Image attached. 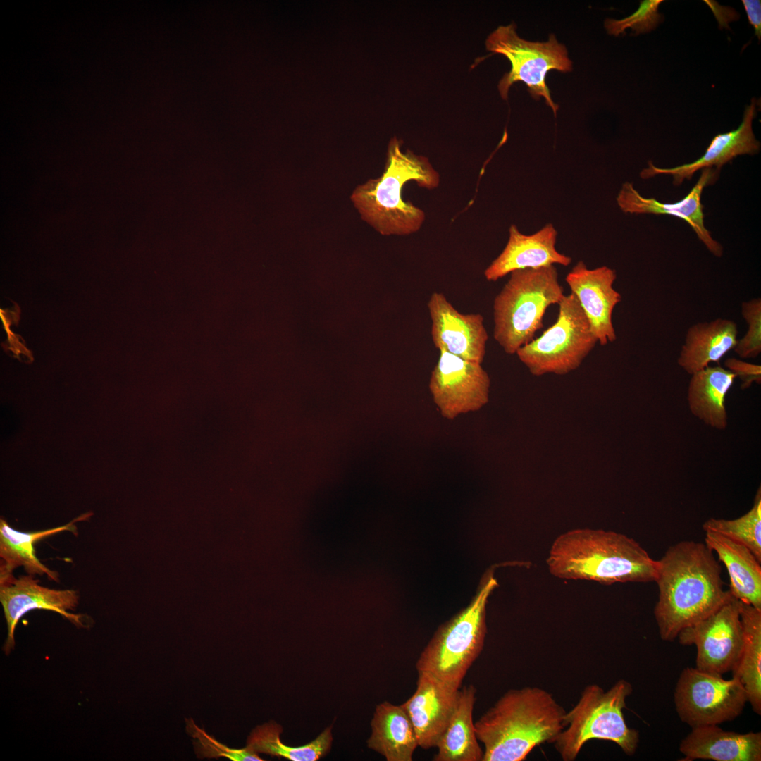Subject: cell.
<instances>
[{"mask_svg":"<svg viewBox=\"0 0 761 761\" xmlns=\"http://www.w3.org/2000/svg\"><path fill=\"white\" fill-rule=\"evenodd\" d=\"M674 701L680 719L691 728L731 721L743 712L747 693L736 678L726 680L696 667L684 668Z\"/></svg>","mask_w":761,"mask_h":761,"instance_id":"10","label":"cell"},{"mask_svg":"<svg viewBox=\"0 0 761 761\" xmlns=\"http://www.w3.org/2000/svg\"><path fill=\"white\" fill-rule=\"evenodd\" d=\"M564 296L552 265L516 270L493 302V337L508 354L534 339L547 308Z\"/></svg>","mask_w":761,"mask_h":761,"instance_id":"5","label":"cell"},{"mask_svg":"<svg viewBox=\"0 0 761 761\" xmlns=\"http://www.w3.org/2000/svg\"><path fill=\"white\" fill-rule=\"evenodd\" d=\"M439 352L428 388L441 416L453 420L481 409L489 400L490 387V377L481 364Z\"/></svg>","mask_w":761,"mask_h":761,"instance_id":"12","label":"cell"},{"mask_svg":"<svg viewBox=\"0 0 761 761\" xmlns=\"http://www.w3.org/2000/svg\"><path fill=\"white\" fill-rule=\"evenodd\" d=\"M546 563L555 577L604 585L655 581L657 572V560L637 541L602 529L576 528L560 534Z\"/></svg>","mask_w":761,"mask_h":761,"instance_id":"3","label":"cell"},{"mask_svg":"<svg viewBox=\"0 0 761 761\" xmlns=\"http://www.w3.org/2000/svg\"><path fill=\"white\" fill-rule=\"evenodd\" d=\"M32 575L15 578L13 574L0 577V602L7 624V638L3 650L8 655L15 647L14 632L18 620L27 612L43 609L59 613L76 626H82V615L68 612L74 610L79 595L74 590H56L39 585Z\"/></svg>","mask_w":761,"mask_h":761,"instance_id":"13","label":"cell"},{"mask_svg":"<svg viewBox=\"0 0 761 761\" xmlns=\"http://www.w3.org/2000/svg\"><path fill=\"white\" fill-rule=\"evenodd\" d=\"M705 543L726 566L732 596L761 610V566L754 554L745 545L711 531H705Z\"/></svg>","mask_w":761,"mask_h":761,"instance_id":"22","label":"cell"},{"mask_svg":"<svg viewBox=\"0 0 761 761\" xmlns=\"http://www.w3.org/2000/svg\"><path fill=\"white\" fill-rule=\"evenodd\" d=\"M724 368L736 375L741 380L742 390L749 388L753 383H761V366L747 362L734 357L725 360Z\"/></svg>","mask_w":761,"mask_h":761,"instance_id":"34","label":"cell"},{"mask_svg":"<svg viewBox=\"0 0 761 761\" xmlns=\"http://www.w3.org/2000/svg\"><path fill=\"white\" fill-rule=\"evenodd\" d=\"M557 232L551 223L531 235H524L512 225L504 249L484 271L485 279L495 282L516 270L555 264L569 266L571 258L557 250Z\"/></svg>","mask_w":761,"mask_h":761,"instance_id":"18","label":"cell"},{"mask_svg":"<svg viewBox=\"0 0 761 761\" xmlns=\"http://www.w3.org/2000/svg\"><path fill=\"white\" fill-rule=\"evenodd\" d=\"M616 278L614 269L606 266L590 269L583 261L574 265L565 278L602 346L617 339L612 314L621 295L613 287Z\"/></svg>","mask_w":761,"mask_h":761,"instance_id":"15","label":"cell"},{"mask_svg":"<svg viewBox=\"0 0 761 761\" xmlns=\"http://www.w3.org/2000/svg\"><path fill=\"white\" fill-rule=\"evenodd\" d=\"M738 325L731 319L717 318L691 326L677 359L678 365L691 375L719 363L738 341Z\"/></svg>","mask_w":761,"mask_h":761,"instance_id":"21","label":"cell"},{"mask_svg":"<svg viewBox=\"0 0 761 761\" xmlns=\"http://www.w3.org/2000/svg\"><path fill=\"white\" fill-rule=\"evenodd\" d=\"M632 691L631 684L625 679L619 680L607 691L597 684L587 685L577 703L567 712L565 727L554 742L562 760H575L592 739L614 742L626 755H634L639 732L628 726L623 714Z\"/></svg>","mask_w":761,"mask_h":761,"instance_id":"6","label":"cell"},{"mask_svg":"<svg viewBox=\"0 0 761 761\" xmlns=\"http://www.w3.org/2000/svg\"><path fill=\"white\" fill-rule=\"evenodd\" d=\"M20 314V310L16 303H14L13 308L11 309L3 310L1 309L0 310V316L7 333V340L2 342L1 346L6 352L11 351L18 359H20V355L22 354L27 357L29 362H32L33 361L32 352L26 347L25 342L21 336L13 333L10 329L11 324L18 326Z\"/></svg>","mask_w":761,"mask_h":761,"instance_id":"33","label":"cell"},{"mask_svg":"<svg viewBox=\"0 0 761 761\" xmlns=\"http://www.w3.org/2000/svg\"><path fill=\"white\" fill-rule=\"evenodd\" d=\"M558 305L555 323L515 354L536 376L564 375L576 369L598 342L572 292L564 295Z\"/></svg>","mask_w":761,"mask_h":761,"instance_id":"9","label":"cell"},{"mask_svg":"<svg viewBox=\"0 0 761 761\" xmlns=\"http://www.w3.org/2000/svg\"><path fill=\"white\" fill-rule=\"evenodd\" d=\"M718 170L704 168L694 187L681 200L663 203L654 198L643 197L631 182H624L617 197V203L624 213L666 214L685 221L694 230L699 240L716 257L723 255V247L716 241L705 227L701 195L703 189L714 182Z\"/></svg>","mask_w":761,"mask_h":761,"instance_id":"16","label":"cell"},{"mask_svg":"<svg viewBox=\"0 0 761 761\" xmlns=\"http://www.w3.org/2000/svg\"><path fill=\"white\" fill-rule=\"evenodd\" d=\"M476 690L473 685L459 690L454 712L437 745L435 761H482L483 750L476 736L472 714Z\"/></svg>","mask_w":761,"mask_h":761,"instance_id":"26","label":"cell"},{"mask_svg":"<svg viewBox=\"0 0 761 761\" xmlns=\"http://www.w3.org/2000/svg\"><path fill=\"white\" fill-rule=\"evenodd\" d=\"M662 0H644L641 1L638 8L630 16L621 19H606L605 27L608 34L618 36L631 28L636 34L648 32L656 27L661 20L658 7Z\"/></svg>","mask_w":761,"mask_h":761,"instance_id":"30","label":"cell"},{"mask_svg":"<svg viewBox=\"0 0 761 761\" xmlns=\"http://www.w3.org/2000/svg\"><path fill=\"white\" fill-rule=\"evenodd\" d=\"M566 713L543 688L507 691L474 723L484 746L482 761H521L534 748L554 743L565 727Z\"/></svg>","mask_w":761,"mask_h":761,"instance_id":"2","label":"cell"},{"mask_svg":"<svg viewBox=\"0 0 761 761\" xmlns=\"http://www.w3.org/2000/svg\"><path fill=\"white\" fill-rule=\"evenodd\" d=\"M743 647L732 671L744 687L753 710L761 714V610L740 601Z\"/></svg>","mask_w":761,"mask_h":761,"instance_id":"27","label":"cell"},{"mask_svg":"<svg viewBox=\"0 0 761 761\" xmlns=\"http://www.w3.org/2000/svg\"><path fill=\"white\" fill-rule=\"evenodd\" d=\"M722 567L705 543L683 540L657 560L659 589L654 615L661 639L673 641L679 632L707 617L733 596L724 589Z\"/></svg>","mask_w":761,"mask_h":761,"instance_id":"1","label":"cell"},{"mask_svg":"<svg viewBox=\"0 0 761 761\" xmlns=\"http://www.w3.org/2000/svg\"><path fill=\"white\" fill-rule=\"evenodd\" d=\"M497 586L489 572L470 604L442 624L421 652L417 672L431 674L459 688L468 670L481 654L486 635V605Z\"/></svg>","mask_w":761,"mask_h":761,"instance_id":"7","label":"cell"},{"mask_svg":"<svg viewBox=\"0 0 761 761\" xmlns=\"http://www.w3.org/2000/svg\"><path fill=\"white\" fill-rule=\"evenodd\" d=\"M679 750L688 760L760 761L761 733L739 734L718 724L697 726L681 741Z\"/></svg>","mask_w":761,"mask_h":761,"instance_id":"20","label":"cell"},{"mask_svg":"<svg viewBox=\"0 0 761 761\" xmlns=\"http://www.w3.org/2000/svg\"><path fill=\"white\" fill-rule=\"evenodd\" d=\"M92 513L82 514L68 524L37 532H22L12 528L4 519L0 521V577L13 574L18 567H23L28 574H46L58 581V574L45 567L37 557L34 543L55 533L68 531L75 533V522L86 520Z\"/></svg>","mask_w":761,"mask_h":761,"instance_id":"25","label":"cell"},{"mask_svg":"<svg viewBox=\"0 0 761 761\" xmlns=\"http://www.w3.org/2000/svg\"><path fill=\"white\" fill-rule=\"evenodd\" d=\"M332 726L326 728L315 740L304 745L291 747L282 743V726L271 722L256 726L247 739V747L256 753H265L291 761H316L330 750L333 736Z\"/></svg>","mask_w":761,"mask_h":761,"instance_id":"28","label":"cell"},{"mask_svg":"<svg viewBox=\"0 0 761 761\" xmlns=\"http://www.w3.org/2000/svg\"><path fill=\"white\" fill-rule=\"evenodd\" d=\"M427 305L435 348L482 364L488 339L483 316L459 312L443 293L438 292L432 293Z\"/></svg>","mask_w":761,"mask_h":761,"instance_id":"14","label":"cell"},{"mask_svg":"<svg viewBox=\"0 0 761 761\" xmlns=\"http://www.w3.org/2000/svg\"><path fill=\"white\" fill-rule=\"evenodd\" d=\"M516 27L514 23L499 26L485 40L488 51L505 56L511 63L509 72L499 82L500 94L502 99H507L511 86L522 82L533 99L543 97L556 115L559 106L552 99L545 78L553 70L571 71L572 62L567 49L553 34L546 42H531L521 38Z\"/></svg>","mask_w":761,"mask_h":761,"instance_id":"8","label":"cell"},{"mask_svg":"<svg viewBox=\"0 0 761 761\" xmlns=\"http://www.w3.org/2000/svg\"><path fill=\"white\" fill-rule=\"evenodd\" d=\"M743 4L749 23L753 26L759 40L761 37V1L760 0H743Z\"/></svg>","mask_w":761,"mask_h":761,"instance_id":"35","label":"cell"},{"mask_svg":"<svg viewBox=\"0 0 761 761\" xmlns=\"http://www.w3.org/2000/svg\"><path fill=\"white\" fill-rule=\"evenodd\" d=\"M691 376L687 393L691 412L713 428L726 429V396L736 375L719 365L708 366Z\"/></svg>","mask_w":761,"mask_h":761,"instance_id":"24","label":"cell"},{"mask_svg":"<svg viewBox=\"0 0 761 761\" xmlns=\"http://www.w3.org/2000/svg\"><path fill=\"white\" fill-rule=\"evenodd\" d=\"M187 723V729L195 743L197 752L202 757L218 758L225 757L233 761H262L263 760L247 746L242 749L229 748L197 727L192 720Z\"/></svg>","mask_w":761,"mask_h":761,"instance_id":"32","label":"cell"},{"mask_svg":"<svg viewBox=\"0 0 761 761\" xmlns=\"http://www.w3.org/2000/svg\"><path fill=\"white\" fill-rule=\"evenodd\" d=\"M392 139L383 174L353 191L351 200L361 218L383 235H407L417 232L425 220L422 209L402 199V189L409 181L428 190L440 184V175L428 158L407 150Z\"/></svg>","mask_w":761,"mask_h":761,"instance_id":"4","label":"cell"},{"mask_svg":"<svg viewBox=\"0 0 761 761\" xmlns=\"http://www.w3.org/2000/svg\"><path fill=\"white\" fill-rule=\"evenodd\" d=\"M711 531L747 547L761 562V490L755 495L753 506L743 516L735 519L710 518L703 526Z\"/></svg>","mask_w":761,"mask_h":761,"instance_id":"29","label":"cell"},{"mask_svg":"<svg viewBox=\"0 0 761 761\" xmlns=\"http://www.w3.org/2000/svg\"><path fill=\"white\" fill-rule=\"evenodd\" d=\"M677 638L683 645H695L697 669L720 676L732 672L743 647L740 601L732 597L707 617L682 629Z\"/></svg>","mask_w":761,"mask_h":761,"instance_id":"11","label":"cell"},{"mask_svg":"<svg viewBox=\"0 0 761 761\" xmlns=\"http://www.w3.org/2000/svg\"><path fill=\"white\" fill-rule=\"evenodd\" d=\"M369 748L388 761H412L419 743L412 721L402 705L383 702L376 706L371 722Z\"/></svg>","mask_w":761,"mask_h":761,"instance_id":"23","label":"cell"},{"mask_svg":"<svg viewBox=\"0 0 761 761\" xmlns=\"http://www.w3.org/2000/svg\"><path fill=\"white\" fill-rule=\"evenodd\" d=\"M459 693V688L431 674L418 672L416 688L402 705L414 726L419 747H436L454 712Z\"/></svg>","mask_w":761,"mask_h":761,"instance_id":"17","label":"cell"},{"mask_svg":"<svg viewBox=\"0 0 761 761\" xmlns=\"http://www.w3.org/2000/svg\"><path fill=\"white\" fill-rule=\"evenodd\" d=\"M741 316L748 330L738 339L734 351L741 359L755 358L761 353V299L752 298L741 304Z\"/></svg>","mask_w":761,"mask_h":761,"instance_id":"31","label":"cell"},{"mask_svg":"<svg viewBox=\"0 0 761 761\" xmlns=\"http://www.w3.org/2000/svg\"><path fill=\"white\" fill-rule=\"evenodd\" d=\"M756 114L755 99L753 98L746 106L741 123L737 129L716 135L710 143L704 154L695 161L673 168H660L652 161L640 173L643 179L658 175H669L673 183L681 185L683 180L691 179L693 174L704 168L715 166L719 170L734 158L743 154H755L760 148L753 131V120Z\"/></svg>","mask_w":761,"mask_h":761,"instance_id":"19","label":"cell"}]
</instances>
